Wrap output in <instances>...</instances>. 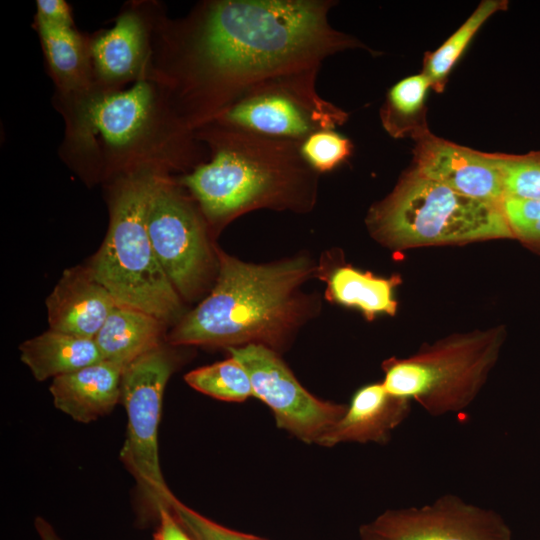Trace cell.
<instances>
[{
	"label": "cell",
	"mask_w": 540,
	"mask_h": 540,
	"mask_svg": "<svg viewBox=\"0 0 540 540\" xmlns=\"http://www.w3.org/2000/svg\"><path fill=\"white\" fill-rule=\"evenodd\" d=\"M123 369L103 360L52 379L55 407L80 423L109 414L121 400Z\"/></svg>",
	"instance_id": "obj_16"
},
{
	"label": "cell",
	"mask_w": 540,
	"mask_h": 540,
	"mask_svg": "<svg viewBox=\"0 0 540 540\" xmlns=\"http://www.w3.org/2000/svg\"><path fill=\"white\" fill-rule=\"evenodd\" d=\"M211 293L171 332L173 345L228 346L271 340L293 314L292 294L309 273L301 259L253 265L218 252Z\"/></svg>",
	"instance_id": "obj_3"
},
{
	"label": "cell",
	"mask_w": 540,
	"mask_h": 540,
	"mask_svg": "<svg viewBox=\"0 0 540 540\" xmlns=\"http://www.w3.org/2000/svg\"><path fill=\"white\" fill-rule=\"evenodd\" d=\"M410 410L411 400L389 393L383 383L368 384L355 392L343 417L319 445L332 447L344 442L383 444L409 416Z\"/></svg>",
	"instance_id": "obj_15"
},
{
	"label": "cell",
	"mask_w": 540,
	"mask_h": 540,
	"mask_svg": "<svg viewBox=\"0 0 540 540\" xmlns=\"http://www.w3.org/2000/svg\"><path fill=\"white\" fill-rule=\"evenodd\" d=\"M508 5L503 0L482 1L471 16L438 49L427 53L422 74L436 92L444 90L450 71L468 46L476 32L494 13Z\"/></svg>",
	"instance_id": "obj_23"
},
{
	"label": "cell",
	"mask_w": 540,
	"mask_h": 540,
	"mask_svg": "<svg viewBox=\"0 0 540 540\" xmlns=\"http://www.w3.org/2000/svg\"><path fill=\"white\" fill-rule=\"evenodd\" d=\"M116 306L90 269L79 266L65 270L46 299L51 330L87 339L95 338Z\"/></svg>",
	"instance_id": "obj_14"
},
{
	"label": "cell",
	"mask_w": 540,
	"mask_h": 540,
	"mask_svg": "<svg viewBox=\"0 0 540 540\" xmlns=\"http://www.w3.org/2000/svg\"><path fill=\"white\" fill-rule=\"evenodd\" d=\"M159 527L154 540H193L182 528L169 508H162L159 513Z\"/></svg>",
	"instance_id": "obj_30"
},
{
	"label": "cell",
	"mask_w": 540,
	"mask_h": 540,
	"mask_svg": "<svg viewBox=\"0 0 540 540\" xmlns=\"http://www.w3.org/2000/svg\"><path fill=\"white\" fill-rule=\"evenodd\" d=\"M331 0H216L176 29L171 93L194 131L253 85L282 73L320 69L329 56L366 48L333 28Z\"/></svg>",
	"instance_id": "obj_1"
},
{
	"label": "cell",
	"mask_w": 540,
	"mask_h": 540,
	"mask_svg": "<svg viewBox=\"0 0 540 540\" xmlns=\"http://www.w3.org/2000/svg\"><path fill=\"white\" fill-rule=\"evenodd\" d=\"M147 231L160 265L184 297L202 285L211 266L205 225L194 203L159 172L146 212Z\"/></svg>",
	"instance_id": "obj_10"
},
{
	"label": "cell",
	"mask_w": 540,
	"mask_h": 540,
	"mask_svg": "<svg viewBox=\"0 0 540 540\" xmlns=\"http://www.w3.org/2000/svg\"><path fill=\"white\" fill-rule=\"evenodd\" d=\"M430 83L425 75L406 77L393 85L381 108L384 129L395 138H413L427 131L425 100Z\"/></svg>",
	"instance_id": "obj_22"
},
{
	"label": "cell",
	"mask_w": 540,
	"mask_h": 540,
	"mask_svg": "<svg viewBox=\"0 0 540 540\" xmlns=\"http://www.w3.org/2000/svg\"><path fill=\"white\" fill-rule=\"evenodd\" d=\"M174 367L172 354L159 346L128 364L121 379L127 432L120 458L157 515L162 508H169L173 495L159 464L158 427L165 386Z\"/></svg>",
	"instance_id": "obj_9"
},
{
	"label": "cell",
	"mask_w": 540,
	"mask_h": 540,
	"mask_svg": "<svg viewBox=\"0 0 540 540\" xmlns=\"http://www.w3.org/2000/svg\"><path fill=\"white\" fill-rule=\"evenodd\" d=\"M318 72L306 69L265 79L246 90L213 121L297 142L317 131L335 130L346 122L348 113L320 96L316 88Z\"/></svg>",
	"instance_id": "obj_8"
},
{
	"label": "cell",
	"mask_w": 540,
	"mask_h": 540,
	"mask_svg": "<svg viewBox=\"0 0 540 540\" xmlns=\"http://www.w3.org/2000/svg\"><path fill=\"white\" fill-rule=\"evenodd\" d=\"M247 370L253 396L273 412L279 428L306 443H320L347 410L346 405L323 401L297 381L283 361L261 343L228 348Z\"/></svg>",
	"instance_id": "obj_11"
},
{
	"label": "cell",
	"mask_w": 540,
	"mask_h": 540,
	"mask_svg": "<svg viewBox=\"0 0 540 540\" xmlns=\"http://www.w3.org/2000/svg\"><path fill=\"white\" fill-rule=\"evenodd\" d=\"M158 173L141 167L121 181L112 199L107 235L88 268L118 306L167 322L179 313L181 300L147 231V204Z\"/></svg>",
	"instance_id": "obj_4"
},
{
	"label": "cell",
	"mask_w": 540,
	"mask_h": 540,
	"mask_svg": "<svg viewBox=\"0 0 540 540\" xmlns=\"http://www.w3.org/2000/svg\"><path fill=\"white\" fill-rule=\"evenodd\" d=\"M20 360L44 381L103 361L94 339L49 329L19 346Z\"/></svg>",
	"instance_id": "obj_19"
},
{
	"label": "cell",
	"mask_w": 540,
	"mask_h": 540,
	"mask_svg": "<svg viewBox=\"0 0 540 540\" xmlns=\"http://www.w3.org/2000/svg\"><path fill=\"white\" fill-rule=\"evenodd\" d=\"M169 509L193 540H267L220 525L179 501L174 495Z\"/></svg>",
	"instance_id": "obj_27"
},
{
	"label": "cell",
	"mask_w": 540,
	"mask_h": 540,
	"mask_svg": "<svg viewBox=\"0 0 540 540\" xmlns=\"http://www.w3.org/2000/svg\"><path fill=\"white\" fill-rule=\"evenodd\" d=\"M36 21L53 26L72 27L69 5L63 0H38Z\"/></svg>",
	"instance_id": "obj_29"
},
{
	"label": "cell",
	"mask_w": 540,
	"mask_h": 540,
	"mask_svg": "<svg viewBox=\"0 0 540 540\" xmlns=\"http://www.w3.org/2000/svg\"><path fill=\"white\" fill-rule=\"evenodd\" d=\"M501 208L514 236L540 240V200L505 197Z\"/></svg>",
	"instance_id": "obj_28"
},
{
	"label": "cell",
	"mask_w": 540,
	"mask_h": 540,
	"mask_svg": "<svg viewBox=\"0 0 540 540\" xmlns=\"http://www.w3.org/2000/svg\"><path fill=\"white\" fill-rule=\"evenodd\" d=\"M161 320L143 311L116 306L94 338L104 361L125 368L161 346Z\"/></svg>",
	"instance_id": "obj_18"
},
{
	"label": "cell",
	"mask_w": 540,
	"mask_h": 540,
	"mask_svg": "<svg viewBox=\"0 0 540 540\" xmlns=\"http://www.w3.org/2000/svg\"><path fill=\"white\" fill-rule=\"evenodd\" d=\"M369 222L379 237L397 247L514 236L501 206L462 195L415 169L372 209Z\"/></svg>",
	"instance_id": "obj_5"
},
{
	"label": "cell",
	"mask_w": 540,
	"mask_h": 540,
	"mask_svg": "<svg viewBox=\"0 0 540 540\" xmlns=\"http://www.w3.org/2000/svg\"><path fill=\"white\" fill-rule=\"evenodd\" d=\"M360 540H511L496 511L445 494L420 507L386 510L359 528Z\"/></svg>",
	"instance_id": "obj_12"
},
{
	"label": "cell",
	"mask_w": 540,
	"mask_h": 540,
	"mask_svg": "<svg viewBox=\"0 0 540 540\" xmlns=\"http://www.w3.org/2000/svg\"><path fill=\"white\" fill-rule=\"evenodd\" d=\"M90 54L97 77L108 87L140 80L148 56L147 31L140 16L122 14L111 29L94 40Z\"/></svg>",
	"instance_id": "obj_17"
},
{
	"label": "cell",
	"mask_w": 540,
	"mask_h": 540,
	"mask_svg": "<svg viewBox=\"0 0 540 540\" xmlns=\"http://www.w3.org/2000/svg\"><path fill=\"white\" fill-rule=\"evenodd\" d=\"M43 51L53 76L65 93L79 95L91 89L90 47L73 27L37 22Z\"/></svg>",
	"instance_id": "obj_20"
},
{
	"label": "cell",
	"mask_w": 540,
	"mask_h": 540,
	"mask_svg": "<svg viewBox=\"0 0 540 540\" xmlns=\"http://www.w3.org/2000/svg\"><path fill=\"white\" fill-rule=\"evenodd\" d=\"M351 141L334 129L312 133L300 142V151L306 162L317 173L331 171L352 154Z\"/></svg>",
	"instance_id": "obj_26"
},
{
	"label": "cell",
	"mask_w": 540,
	"mask_h": 540,
	"mask_svg": "<svg viewBox=\"0 0 540 540\" xmlns=\"http://www.w3.org/2000/svg\"><path fill=\"white\" fill-rule=\"evenodd\" d=\"M207 144L208 161L195 165L180 183L214 224L259 207L309 208L317 176L300 142L209 122L195 130Z\"/></svg>",
	"instance_id": "obj_2"
},
{
	"label": "cell",
	"mask_w": 540,
	"mask_h": 540,
	"mask_svg": "<svg viewBox=\"0 0 540 540\" xmlns=\"http://www.w3.org/2000/svg\"><path fill=\"white\" fill-rule=\"evenodd\" d=\"M195 390L230 402H242L253 396L252 383L245 367L234 357L204 366L185 375Z\"/></svg>",
	"instance_id": "obj_24"
},
{
	"label": "cell",
	"mask_w": 540,
	"mask_h": 540,
	"mask_svg": "<svg viewBox=\"0 0 540 540\" xmlns=\"http://www.w3.org/2000/svg\"><path fill=\"white\" fill-rule=\"evenodd\" d=\"M328 283L333 300L359 308L368 318L378 313L393 315L396 311L393 288L397 278H378L352 267H340L332 272Z\"/></svg>",
	"instance_id": "obj_21"
},
{
	"label": "cell",
	"mask_w": 540,
	"mask_h": 540,
	"mask_svg": "<svg viewBox=\"0 0 540 540\" xmlns=\"http://www.w3.org/2000/svg\"><path fill=\"white\" fill-rule=\"evenodd\" d=\"M491 156L501 175L504 198L540 200V150Z\"/></svg>",
	"instance_id": "obj_25"
},
{
	"label": "cell",
	"mask_w": 540,
	"mask_h": 540,
	"mask_svg": "<svg viewBox=\"0 0 540 540\" xmlns=\"http://www.w3.org/2000/svg\"><path fill=\"white\" fill-rule=\"evenodd\" d=\"M35 528L41 540H61L53 527L41 517L35 519Z\"/></svg>",
	"instance_id": "obj_31"
},
{
	"label": "cell",
	"mask_w": 540,
	"mask_h": 540,
	"mask_svg": "<svg viewBox=\"0 0 540 540\" xmlns=\"http://www.w3.org/2000/svg\"><path fill=\"white\" fill-rule=\"evenodd\" d=\"M414 139L418 173L467 197L501 206L503 184L491 154L437 138L428 130Z\"/></svg>",
	"instance_id": "obj_13"
},
{
	"label": "cell",
	"mask_w": 540,
	"mask_h": 540,
	"mask_svg": "<svg viewBox=\"0 0 540 540\" xmlns=\"http://www.w3.org/2000/svg\"><path fill=\"white\" fill-rule=\"evenodd\" d=\"M91 90V89H90ZM87 91L78 96L75 134L84 144L98 143L107 156L136 160L155 140L199 156L195 131L165 104L154 86L140 79L129 89Z\"/></svg>",
	"instance_id": "obj_7"
},
{
	"label": "cell",
	"mask_w": 540,
	"mask_h": 540,
	"mask_svg": "<svg viewBox=\"0 0 540 540\" xmlns=\"http://www.w3.org/2000/svg\"><path fill=\"white\" fill-rule=\"evenodd\" d=\"M502 333L496 329L449 337L404 359L384 362L386 390L416 401L429 415L466 409L498 359Z\"/></svg>",
	"instance_id": "obj_6"
}]
</instances>
